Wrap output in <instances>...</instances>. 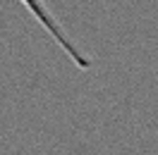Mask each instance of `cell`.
<instances>
[{"label": "cell", "instance_id": "obj_1", "mask_svg": "<svg viewBox=\"0 0 158 155\" xmlns=\"http://www.w3.org/2000/svg\"><path fill=\"white\" fill-rule=\"evenodd\" d=\"M19 2L29 10V14L41 24V29H43L50 38L58 43L60 48H62V53H65V55H67L79 69H89L91 65H94L89 55H86V53H84V50H81L77 43L67 36V31L62 29V24L58 22V17L50 12V7L46 5V0H19Z\"/></svg>", "mask_w": 158, "mask_h": 155}]
</instances>
